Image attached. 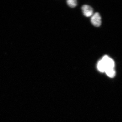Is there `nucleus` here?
I'll list each match as a JSON object with an SVG mask.
<instances>
[{"mask_svg": "<svg viewBox=\"0 0 122 122\" xmlns=\"http://www.w3.org/2000/svg\"><path fill=\"white\" fill-rule=\"evenodd\" d=\"M92 24L94 26L99 27L101 24V17L98 13H96L92 15L91 18Z\"/></svg>", "mask_w": 122, "mask_h": 122, "instance_id": "obj_2", "label": "nucleus"}, {"mask_svg": "<svg viewBox=\"0 0 122 122\" xmlns=\"http://www.w3.org/2000/svg\"><path fill=\"white\" fill-rule=\"evenodd\" d=\"M68 5L71 8H74L77 5V1L76 0H68L67 1Z\"/></svg>", "mask_w": 122, "mask_h": 122, "instance_id": "obj_6", "label": "nucleus"}, {"mask_svg": "<svg viewBox=\"0 0 122 122\" xmlns=\"http://www.w3.org/2000/svg\"><path fill=\"white\" fill-rule=\"evenodd\" d=\"M107 75L110 77L113 78L115 76V72L114 68H109L105 70Z\"/></svg>", "mask_w": 122, "mask_h": 122, "instance_id": "obj_5", "label": "nucleus"}, {"mask_svg": "<svg viewBox=\"0 0 122 122\" xmlns=\"http://www.w3.org/2000/svg\"><path fill=\"white\" fill-rule=\"evenodd\" d=\"M82 12L85 16L87 17L91 16L93 15V9L89 5H84L82 8Z\"/></svg>", "mask_w": 122, "mask_h": 122, "instance_id": "obj_3", "label": "nucleus"}, {"mask_svg": "<svg viewBox=\"0 0 122 122\" xmlns=\"http://www.w3.org/2000/svg\"><path fill=\"white\" fill-rule=\"evenodd\" d=\"M97 68L100 72H105L106 69V66L102 59L98 61L97 65Z\"/></svg>", "mask_w": 122, "mask_h": 122, "instance_id": "obj_4", "label": "nucleus"}, {"mask_svg": "<svg viewBox=\"0 0 122 122\" xmlns=\"http://www.w3.org/2000/svg\"><path fill=\"white\" fill-rule=\"evenodd\" d=\"M101 59L105 64L106 69L109 68H114L115 66L114 61L113 59L109 57V56L105 55Z\"/></svg>", "mask_w": 122, "mask_h": 122, "instance_id": "obj_1", "label": "nucleus"}]
</instances>
